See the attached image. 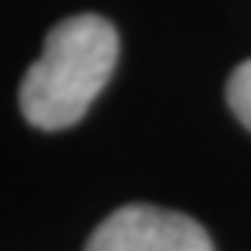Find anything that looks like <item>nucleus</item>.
Returning a JSON list of instances; mask_svg holds the SVG:
<instances>
[{"instance_id":"obj_1","label":"nucleus","mask_w":251,"mask_h":251,"mask_svg":"<svg viewBox=\"0 0 251 251\" xmlns=\"http://www.w3.org/2000/svg\"><path fill=\"white\" fill-rule=\"evenodd\" d=\"M118 52V29L98 13H78L56 23L20 85L23 118L39 130L78 124L114 75Z\"/></svg>"},{"instance_id":"obj_2","label":"nucleus","mask_w":251,"mask_h":251,"mask_svg":"<svg viewBox=\"0 0 251 251\" xmlns=\"http://www.w3.org/2000/svg\"><path fill=\"white\" fill-rule=\"evenodd\" d=\"M85 251H215V245L189 215L134 202L108 215L85 242Z\"/></svg>"},{"instance_id":"obj_3","label":"nucleus","mask_w":251,"mask_h":251,"mask_svg":"<svg viewBox=\"0 0 251 251\" xmlns=\"http://www.w3.org/2000/svg\"><path fill=\"white\" fill-rule=\"evenodd\" d=\"M225 98H228L232 114L251 130V59H245L232 72V78L225 85Z\"/></svg>"}]
</instances>
